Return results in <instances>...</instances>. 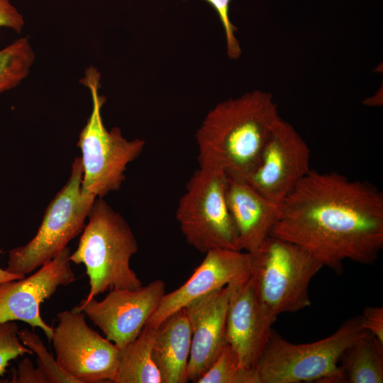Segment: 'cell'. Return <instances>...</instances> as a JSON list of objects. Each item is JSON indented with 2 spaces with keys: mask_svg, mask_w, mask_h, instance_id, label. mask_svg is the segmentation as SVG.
I'll use <instances>...</instances> for the list:
<instances>
[{
  "mask_svg": "<svg viewBox=\"0 0 383 383\" xmlns=\"http://www.w3.org/2000/svg\"><path fill=\"white\" fill-rule=\"evenodd\" d=\"M271 235L338 274L347 260L374 264L383 248V194L367 182L311 170L282 201Z\"/></svg>",
  "mask_w": 383,
  "mask_h": 383,
  "instance_id": "obj_1",
  "label": "cell"
},
{
  "mask_svg": "<svg viewBox=\"0 0 383 383\" xmlns=\"http://www.w3.org/2000/svg\"><path fill=\"white\" fill-rule=\"evenodd\" d=\"M280 117L273 95L258 89L218 103L195 135L199 165L247 181Z\"/></svg>",
  "mask_w": 383,
  "mask_h": 383,
  "instance_id": "obj_2",
  "label": "cell"
},
{
  "mask_svg": "<svg viewBox=\"0 0 383 383\" xmlns=\"http://www.w3.org/2000/svg\"><path fill=\"white\" fill-rule=\"evenodd\" d=\"M70 262L83 264L89 277V301L108 289H136L142 282L131 268L138 247L126 220L102 198H96Z\"/></svg>",
  "mask_w": 383,
  "mask_h": 383,
  "instance_id": "obj_3",
  "label": "cell"
},
{
  "mask_svg": "<svg viewBox=\"0 0 383 383\" xmlns=\"http://www.w3.org/2000/svg\"><path fill=\"white\" fill-rule=\"evenodd\" d=\"M365 331L361 315L309 343H292L273 329L256 366L259 383H340V357Z\"/></svg>",
  "mask_w": 383,
  "mask_h": 383,
  "instance_id": "obj_4",
  "label": "cell"
},
{
  "mask_svg": "<svg viewBox=\"0 0 383 383\" xmlns=\"http://www.w3.org/2000/svg\"><path fill=\"white\" fill-rule=\"evenodd\" d=\"M79 82L89 89L92 100L91 114L77 143L82 151V191L103 198L121 187L127 165L140 155L145 142L127 140L118 127L110 131L105 127L101 109L106 97L99 94L101 73L95 67L89 66Z\"/></svg>",
  "mask_w": 383,
  "mask_h": 383,
  "instance_id": "obj_5",
  "label": "cell"
},
{
  "mask_svg": "<svg viewBox=\"0 0 383 383\" xmlns=\"http://www.w3.org/2000/svg\"><path fill=\"white\" fill-rule=\"evenodd\" d=\"M250 254L257 296L276 317L311 305L310 283L323 267L318 260L299 245L272 235Z\"/></svg>",
  "mask_w": 383,
  "mask_h": 383,
  "instance_id": "obj_6",
  "label": "cell"
},
{
  "mask_svg": "<svg viewBox=\"0 0 383 383\" xmlns=\"http://www.w3.org/2000/svg\"><path fill=\"white\" fill-rule=\"evenodd\" d=\"M81 157L74 159L70 177L48 206L35 235L9 252L6 270L26 276L59 255L84 229L96 196L82 191Z\"/></svg>",
  "mask_w": 383,
  "mask_h": 383,
  "instance_id": "obj_7",
  "label": "cell"
},
{
  "mask_svg": "<svg viewBox=\"0 0 383 383\" xmlns=\"http://www.w3.org/2000/svg\"><path fill=\"white\" fill-rule=\"evenodd\" d=\"M227 175L200 166L179 199L176 219L187 242L201 253L214 249L238 250V235L226 201Z\"/></svg>",
  "mask_w": 383,
  "mask_h": 383,
  "instance_id": "obj_8",
  "label": "cell"
},
{
  "mask_svg": "<svg viewBox=\"0 0 383 383\" xmlns=\"http://www.w3.org/2000/svg\"><path fill=\"white\" fill-rule=\"evenodd\" d=\"M51 338L56 361L78 383L114 382L119 348L90 328L77 306L57 313Z\"/></svg>",
  "mask_w": 383,
  "mask_h": 383,
  "instance_id": "obj_9",
  "label": "cell"
},
{
  "mask_svg": "<svg viewBox=\"0 0 383 383\" xmlns=\"http://www.w3.org/2000/svg\"><path fill=\"white\" fill-rule=\"evenodd\" d=\"M310 157L306 142L292 125L280 117L247 182L265 197L281 204L311 170Z\"/></svg>",
  "mask_w": 383,
  "mask_h": 383,
  "instance_id": "obj_10",
  "label": "cell"
},
{
  "mask_svg": "<svg viewBox=\"0 0 383 383\" xmlns=\"http://www.w3.org/2000/svg\"><path fill=\"white\" fill-rule=\"evenodd\" d=\"M165 294V284L156 279L136 289H114L101 301L82 300L77 309L119 349L141 332Z\"/></svg>",
  "mask_w": 383,
  "mask_h": 383,
  "instance_id": "obj_11",
  "label": "cell"
},
{
  "mask_svg": "<svg viewBox=\"0 0 383 383\" xmlns=\"http://www.w3.org/2000/svg\"><path fill=\"white\" fill-rule=\"evenodd\" d=\"M70 255L67 247L30 276L0 284V324L23 321L33 328H40L50 341L53 328L41 317L40 306L59 287L69 285L76 280Z\"/></svg>",
  "mask_w": 383,
  "mask_h": 383,
  "instance_id": "obj_12",
  "label": "cell"
},
{
  "mask_svg": "<svg viewBox=\"0 0 383 383\" xmlns=\"http://www.w3.org/2000/svg\"><path fill=\"white\" fill-rule=\"evenodd\" d=\"M251 274L250 252L230 249L210 250L187 282L163 295L146 324L156 327L192 301L228 284H243Z\"/></svg>",
  "mask_w": 383,
  "mask_h": 383,
  "instance_id": "obj_13",
  "label": "cell"
},
{
  "mask_svg": "<svg viewBox=\"0 0 383 383\" xmlns=\"http://www.w3.org/2000/svg\"><path fill=\"white\" fill-rule=\"evenodd\" d=\"M277 318L259 299L251 276L233 286L227 310L226 339L243 367L256 369Z\"/></svg>",
  "mask_w": 383,
  "mask_h": 383,
  "instance_id": "obj_14",
  "label": "cell"
},
{
  "mask_svg": "<svg viewBox=\"0 0 383 383\" xmlns=\"http://www.w3.org/2000/svg\"><path fill=\"white\" fill-rule=\"evenodd\" d=\"M234 285L228 284L205 294L183 308L192 330L188 382L196 383L227 343L226 315Z\"/></svg>",
  "mask_w": 383,
  "mask_h": 383,
  "instance_id": "obj_15",
  "label": "cell"
},
{
  "mask_svg": "<svg viewBox=\"0 0 383 383\" xmlns=\"http://www.w3.org/2000/svg\"><path fill=\"white\" fill-rule=\"evenodd\" d=\"M226 201L238 235V250L255 252L281 216V204L265 197L246 180L228 177Z\"/></svg>",
  "mask_w": 383,
  "mask_h": 383,
  "instance_id": "obj_16",
  "label": "cell"
},
{
  "mask_svg": "<svg viewBox=\"0 0 383 383\" xmlns=\"http://www.w3.org/2000/svg\"><path fill=\"white\" fill-rule=\"evenodd\" d=\"M192 343V330L183 309L155 327L152 357L162 383H186Z\"/></svg>",
  "mask_w": 383,
  "mask_h": 383,
  "instance_id": "obj_17",
  "label": "cell"
},
{
  "mask_svg": "<svg viewBox=\"0 0 383 383\" xmlns=\"http://www.w3.org/2000/svg\"><path fill=\"white\" fill-rule=\"evenodd\" d=\"M340 383H382L383 342L365 331L343 352Z\"/></svg>",
  "mask_w": 383,
  "mask_h": 383,
  "instance_id": "obj_18",
  "label": "cell"
},
{
  "mask_svg": "<svg viewBox=\"0 0 383 383\" xmlns=\"http://www.w3.org/2000/svg\"><path fill=\"white\" fill-rule=\"evenodd\" d=\"M155 331L145 324L133 340L119 349L114 383H162L152 353Z\"/></svg>",
  "mask_w": 383,
  "mask_h": 383,
  "instance_id": "obj_19",
  "label": "cell"
},
{
  "mask_svg": "<svg viewBox=\"0 0 383 383\" xmlns=\"http://www.w3.org/2000/svg\"><path fill=\"white\" fill-rule=\"evenodd\" d=\"M35 52L28 38L22 37L0 50V94L18 86L30 72Z\"/></svg>",
  "mask_w": 383,
  "mask_h": 383,
  "instance_id": "obj_20",
  "label": "cell"
},
{
  "mask_svg": "<svg viewBox=\"0 0 383 383\" xmlns=\"http://www.w3.org/2000/svg\"><path fill=\"white\" fill-rule=\"evenodd\" d=\"M196 383H259L256 369L243 367L226 343Z\"/></svg>",
  "mask_w": 383,
  "mask_h": 383,
  "instance_id": "obj_21",
  "label": "cell"
},
{
  "mask_svg": "<svg viewBox=\"0 0 383 383\" xmlns=\"http://www.w3.org/2000/svg\"><path fill=\"white\" fill-rule=\"evenodd\" d=\"M18 335L22 343L37 355V368L46 383H78L74 378L62 370L56 359L48 352L43 342L34 331L27 328L18 330Z\"/></svg>",
  "mask_w": 383,
  "mask_h": 383,
  "instance_id": "obj_22",
  "label": "cell"
},
{
  "mask_svg": "<svg viewBox=\"0 0 383 383\" xmlns=\"http://www.w3.org/2000/svg\"><path fill=\"white\" fill-rule=\"evenodd\" d=\"M18 326L13 321L0 324V375H3L11 360L33 352L21 343Z\"/></svg>",
  "mask_w": 383,
  "mask_h": 383,
  "instance_id": "obj_23",
  "label": "cell"
},
{
  "mask_svg": "<svg viewBox=\"0 0 383 383\" xmlns=\"http://www.w3.org/2000/svg\"><path fill=\"white\" fill-rule=\"evenodd\" d=\"M204 1L216 10L222 23L226 36L227 55L232 60L238 59L242 51L240 43L235 36L237 28L232 23L229 17V5L231 0Z\"/></svg>",
  "mask_w": 383,
  "mask_h": 383,
  "instance_id": "obj_24",
  "label": "cell"
},
{
  "mask_svg": "<svg viewBox=\"0 0 383 383\" xmlns=\"http://www.w3.org/2000/svg\"><path fill=\"white\" fill-rule=\"evenodd\" d=\"M361 317L363 328L383 342V307H365Z\"/></svg>",
  "mask_w": 383,
  "mask_h": 383,
  "instance_id": "obj_25",
  "label": "cell"
},
{
  "mask_svg": "<svg viewBox=\"0 0 383 383\" xmlns=\"http://www.w3.org/2000/svg\"><path fill=\"white\" fill-rule=\"evenodd\" d=\"M24 26L23 16L10 0H0V28L4 27L21 33Z\"/></svg>",
  "mask_w": 383,
  "mask_h": 383,
  "instance_id": "obj_26",
  "label": "cell"
},
{
  "mask_svg": "<svg viewBox=\"0 0 383 383\" xmlns=\"http://www.w3.org/2000/svg\"><path fill=\"white\" fill-rule=\"evenodd\" d=\"M11 382L46 383L45 378L38 368L33 367L29 358H24L13 374Z\"/></svg>",
  "mask_w": 383,
  "mask_h": 383,
  "instance_id": "obj_27",
  "label": "cell"
},
{
  "mask_svg": "<svg viewBox=\"0 0 383 383\" xmlns=\"http://www.w3.org/2000/svg\"><path fill=\"white\" fill-rule=\"evenodd\" d=\"M25 277L26 276L21 274L11 273L6 270L0 268V284L10 280L22 279Z\"/></svg>",
  "mask_w": 383,
  "mask_h": 383,
  "instance_id": "obj_28",
  "label": "cell"
}]
</instances>
